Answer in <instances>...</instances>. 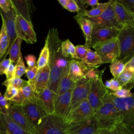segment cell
<instances>
[{
  "instance_id": "obj_1",
  "label": "cell",
  "mask_w": 134,
  "mask_h": 134,
  "mask_svg": "<svg viewBox=\"0 0 134 134\" xmlns=\"http://www.w3.org/2000/svg\"><path fill=\"white\" fill-rule=\"evenodd\" d=\"M45 41L49 50L48 64L50 68V76L47 88L56 93L60 79L71 58H64L62 55L61 51L62 41L57 28L49 29Z\"/></svg>"
},
{
  "instance_id": "obj_2",
  "label": "cell",
  "mask_w": 134,
  "mask_h": 134,
  "mask_svg": "<svg viewBox=\"0 0 134 134\" xmlns=\"http://www.w3.org/2000/svg\"><path fill=\"white\" fill-rule=\"evenodd\" d=\"M108 93L105 97L103 106L96 110L93 115L97 129H110L123 120L122 116L109 99Z\"/></svg>"
},
{
  "instance_id": "obj_3",
  "label": "cell",
  "mask_w": 134,
  "mask_h": 134,
  "mask_svg": "<svg viewBox=\"0 0 134 134\" xmlns=\"http://www.w3.org/2000/svg\"><path fill=\"white\" fill-rule=\"evenodd\" d=\"M64 119L54 115H48L34 128L31 134H68Z\"/></svg>"
},
{
  "instance_id": "obj_4",
  "label": "cell",
  "mask_w": 134,
  "mask_h": 134,
  "mask_svg": "<svg viewBox=\"0 0 134 134\" xmlns=\"http://www.w3.org/2000/svg\"><path fill=\"white\" fill-rule=\"evenodd\" d=\"M119 42V55L117 59L125 63L134 55V26H125L117 37Z\"/></svg>"
},
{
  "instance_id": "obj_5",
  "label": "cell",
  "mask_w": 134,
  "mask_h": 134,
  "mask_svg": "<svg viewBox=\"0 0 134 134\" xmlns=\"http://www.w3.org/2000/svg\"><path fill=\"white\" fill-rule=\"evenodd\" d=\"M108 96L117 110L122 117V122L133 127L134 126V97L133 95L126 98L114 96L109 91Z\"/></svg>"
},
{
  "instance_id": "obj_6",
  "label": "cell",
  "mask_w": 134,
  "mask_h": 134,
  "mask_svg": "<svg viewBox=\"0 0 134 134\" xmlns=\"http://www.w3.org/2000/svg\"><path fill=\"white\" fill-rule=\"evenodd\" d=\"M92 48L99 55L102 64L111 63L117 59L119 55V42L117 37L98 42Z\"/></svg>"
},
{
  "instance_id": "obj_7",
  "label": "cell",
  "mask_w": 134,
  "mask_h": 134,
  "mask_svg": "<svg viewBox=\"0 0 134 134\" xmlns=\"http://www.w3.org/2000/svg\"><path fill=\"white\" fill-rule=\"evenodd\" d=\"M108 91L103 82L102 76L90 81L87 100L94 113L103 106Z\"/></svg>"
},
{
  "instance_id": "obj_8",
  "label": "cell",
  "mask_w": 134,
  "mask_h": 134,
  "mask_svg": "<svg viewBox=\"0 0 134 134\" xmlns=\"http://www.w3.org/2000/svg\"><path fill=\"white\" fill-rule=\"evenodd\" d=\"M15 27L17 37L28 44H34L37 42L36 33L32 23L28 21L20 15H16Z\"/></svg>"
},
{
  "instance_id": "obj_9",
  "label": "cell",
  "mask_w": 134,
  "mask_h": 134,
  "mask_svg": "<svg viewBox=\"0 0 134 134\" xmlns=\"http://www.w3.org/2000/svg\"><path fill=\"white\" fill-rule=\"evenodd\" d=\"M93 114L94 111L86 98L74 109L70 111L64 121L66 124L69 125L88 119L93 117Z\"/></svg>"
},
{
  "instance_id": "obj_10",
  "label": "cell",
  "mask_w": 134,
  "mask_h": 134,
  "mask_svg": "<svg viewBox=\"0 0 134 134\" xmlns=\"http://www.w3.org/2000/svg\"><path fill=\"white\" fill-rule=\"evenodd\" d=\"M90 81L84 78L75 83L72 91L69 113L80 105L84 99L87 98Z\"/></svg>"
},
{
  "instance_id": "obj_11",
  "label": "cell",
  "mask_w": 134,
  "mask_h": 134,
  "mask_svg": "<svg viewBox=\"0 0 134 134\" xmlns=\"http://www.w3.org/2000/svg\"><path fill=\"white\" fill-rule=\"evenodd\" d=\"M93 25L89 48H92L98 42L116 38L120 30L115 27L102 26L93 24Z\"/></svg>"
},
{
  "instance_id": "obj_12",
  "label": "cell",
  "mask_w": 134,
  "mask_h": 134,
  "mask_svg": "<svg viewBox=\"0 0 134 134\" xmlns=\"http://www.w3.org/2000/svg\"><path fill=\"white\" fill-rule=\"evenodd\" d=\"M113 2L114 0L109 1V4L107 8L99 16L94 18L84 17L88 19L93 24L102 26L115 27L120 30L122 27L118 23L116 18L113 7Z\"/></svg>"
},
{
  "instance_id": "obj_13",
  "label": "cell",
  "mask_w": 134,
  "mask_h": 134,
  "mask_svg": "<svg viewBox=\"0 0 134 134\" xmlns=\"http://www.w3.org/2000/svg\"><path fill=\"white\" fill-rule=\"evenodd\" d=\"M0 14L1 15L2 21H4L7 37L9 41V45L6 50L4 54L0 58V62L6 59L8 55L9 49L13 43V41L17 38V35L15 27V14L13 9H10L7 13H4L0 9Z\"/></svg>"
},
{
  "instance_id": "obj_14",
  "label": "cell",
  "mask_w": 134,
  "mask_h": 134,
  "mask_svg": "<svg viewBox=\"0 0 134 134\" xmlns=\"http://www.w3.org/2000/svg\"><path fill=\"white\" fill-rule=\"evenodd\" d=\"M21 106L28 120L34 129L41 119L48 115L37 103L27 101Z\"/></svg>"
},
{
  "instance_id": "obj_15",
  "label": "cell",
  "mask_w": 134,
  "mask_h": 134,
  "mask_svg": "<svg viewBox=\"0 0 134 134\" xmlns=\"http://www.w3.org/2000/svg\"><path fill=\"white\" fill-rule=\"evenodd\" d=\"M97 127L93 118L68 125V134H96Z\"/></svg>"
},
{
  "instance_id": "obj_16",
  "label": "cell",
  "mask_w": 134,
  "mask_h": 134,
  "mask_svg": "<svg viewBox=\"0 0 134 134\" xmlns=\"http://www.w3.org/2000/svg\"><path fill=\"white\" fill-rule=\"evenodd\" d=\"M35 94L37 104L48 115H53L56 93L46 88L40 92Z\"/></svg>"
},
{
  "instance_id": "obj_17",
  "label": "cell",
  "mask_w": 134,
  "mask_h": 134,
  "mask_svg": "<svg viewBox=\"0 0 134 134\" xmlns=\"http://www.w3.org/2000/svg\"><path fill=\"white\" fill-rule=\"evenodd\" d=\"M8 115L23 129L26 132L32 133L34 131V128L28 120L23 109L21 106L10 105Z\"/></svg>"
},
{
  "instance_id": "obj_18",
  "label": "cell",
  "mask_w": 134,
  "mask_h": 134,
  "mask_svg": "<svg viewBox=\"0 0 134 134\" xmlns=\"http://www.w3.org/2000/svg\"><path fill=\"white\" fill-rule=\"evenodd\" d=\"M50 76V68L48 64L38 70L35 78L28 81L35 94H37L47 88Z\"/></svg>"
},
{
  "instance_id": "obj_19",
  "label": "cell",
  "mask_w": 134,
  "mask_h": 134,
  "mask_svg": "<svg viewBox=\"0 0 134 134\" xmlns=\"http://www.w3.org/2000/svg\"><path fill=\"white\" fill-rule=\"evenodd\" d=\"M73 88L61 95L56 96L54 100L53 115L63 119L65 118L69 113Z\"/></svg>"
},
{
  "instance_id": "obj_20",
  "label": "cell",
  "mask_w": 134,
  "mask_h": 134,
  "mask_svg": "<svg viewBox=\"0 0 134 134\" xmlns=\"http://www.w3.org/2000/svg\"><path fill=\"white\" fill-rule=\"evenodd\" d=\"M113 7L116 18L122 26H134V14L126 9L117 1H114Z\"/></svg>"
},
{
  "instance_id": "obj_21",
  "label": "cell",
  "mask_w": 134,
  "mask_h": 134,
  "mask_svg": "<svg viewBox=\"0 0 134 134\" xmlns=\"http://www.w3.org/2000/svg\"><path fill=\"white\" fill-rule=\"evenodd\" d=\"M91 67L82 63L80 61L71 59L69 64V75L74 83L85 78V74Z\"/></svg>"
},
{
  "instance_id": "obj_22",
  "label": "cell",
  "mask_w": 134,
  "mask_h": 134,
  "mask_svg": "<svg viewBox=\"0 0 134 134\" xmlns=\"http://www.w3.org/2000/svg\"><path fill=\"white\" fill-rule=\"evenodd\" d=\"M31 134L25 131L8 115L0 114V134Z\"/></svg>"
},
{
  "instance_id": "obj_23",
  "label": "cell",
  "mask_w": 134,
  "mask_h": 134,
  "mask_svg": "<svg viewBox=\"0 0 134 134\" xmlns=\"http://www.w3.org/2000/svg\"><path fill=\"white\" fill-rule=\"evenodd\" d=\"M27 101L37 103L35 93L29 83L26 86L19 89L18 94L8 102L11 105L21 106Z\"/></svg>"
},
{
  "instance_id": "obj_24",
  "label": "cell",
  "mask_w": 134,
  "mask_h": 134,
  "mask_svg": "<svg viewBox=\"0 0 134 134\" xmlns=\"http://www.w3.org/2000/svg\"><path fill=\"white\" fill-rule=\"evenodd\" d=\"M13 5V9L15 15H20L29 22H31L30 16V4L26 0H10Z\"/></svg>"
},
{
  "instance_id": "obj_25",
  "label": "cell",
  "mask_w": 134,
  "mask_h": 134,
  "mask_svg": "<svg viewBox=\"0 0 134 134\" xmlns=\"http://www.w3.org/2000/svg\"><path fill=\"white\" fill-rule=\"evenodd\" d=\"M96 134H134L133 127L121 121L108 129H97Z\"/></svg>"
},
{
  "instance_id": "obj_26",
  "label": "cell",
  "mask_w": 134,
  "mask_h": 134,
  "mask_svg": "<svg viewBox=\"0 0 134 134\" xmlns=\"http://www.w3.org/2000/svg\"><path fill=\"white\" fill-rule=\"evenodd\" d=\"M69 63L66 66L58 84L56 92L57 96L63 94L73 88L75 85V83L72 81L69 75Z\"/></svg>"
},
{
  "instance_id": "obj_27",
  "label": "cell",
  "mask_w": 134,
  "mask_h": 134,
  "mask_svg": "<svg viewBox=\"0 0 134 134\" xmlns=\"http://www.w3.org/2000/svg\"><path fill=\"white\" fill-rule=\"evenodd\" d=\"M74 18L79 24L85 36V43L84 45L89 48L93 25L88 19L77 14L74 16Z\"/></svg>"
},
{
  "instance_id": "obj_28",
  "label": "cell",
  "mask_w": 134,
  "mask_h": 134,
  "mask_svg": "<svg viewBox=\"0 0 134 134\" xmlns=\"http://www.w3.org/2000/svg\"><path fill=\"white\" fill-rule=\"evenodd\" d=\"M109 4V1L106 3H99L96 7L90 10H85L83 12L79 11L77 15L87 18H94L100 15L107 8Z\"/></svg>"
},
{
  "instance_id": "obj_29",
  "label": "cell",
  "mask_w": 134,
  "mask_h": 134,
  "mask_svg": "<svg viewBox=\"0 0 134 134\" xmlns=\"http://www.w3.org/2000/svg\"><path fill=\"white\" fill-rule=\"evenodd\" d=\"M22 41L21 39L17 37L9 49L8 53L9 56V59L13 63H16L19 58L22 57L20 49Z\"/></svg>"
},
{
  "instance_id": "obj_30",
  "label": "cell",
  "mask_w": 134,
  "mask_h": 134,
  "mask_svg": "<svg viewBox=\"0 0 134 134\" xmlns=\"http://www.w3.org/2000/svg\"><path fill=\"white\" fill-rule=\"evenodd\" d=\"M116 80L122 87L125 86L126 88L131 90L133 87L134 72L124 69Z\"/></svg>"
},
{
  "instance_id": "obj_31",
  "label": "cell",
  "mask_w": 134,
  "mask_h": 134,
  "mask_svg": "<svg viewBox=\"0 0 134 134\" xmlns=\"http://www.w3.org/2000/svg\"><path fill=\"white\" fill-rule=\"evenodd\" d=\"M80 61L83 64L91 68H97L102 64V62L99 55L90 48L88 49L84 59Z\"/></svg>"
},
{
  "instance_id": "obj_32",
  "label": "cell",
  "mask_w": 134,
  "mask_h": 134,
  "mask_svg": "<svg viewBox=\"0 0 134 134\" xmlns=\"http://www.w3.org/2000/svg\"><path fill=\"white\" fill-rule=\"evenodd\" d=\"M61 51L64 58H69L70 55L73 59L76 60L75 46L69 39L61 42Z\"/></svg>"
},
{
  "instance_id": "obj_33",
  "label": "cell",
  "mask_w": 134,
  "mask_h": 134,
  "mask_svg": "<svg viewBox=\"0 0 134 134\" xmlns=\"http://www.w3.org/2000/svg\"><path fill=\"white\" fill-rule=\"evenodd\" d=\"M49 59V50L47 42L45 41L44 45L41 50L39 59L37 63L38 70L44 66L48 63Z\"/></svg>"
},
{
  "instance_id": "obj_34",
  "label": "cell",
  "mask_w": 134,
  "mask_h": 134,
  "mask_svg": "<svg viewBox=\"0 0 134 134\" xmlns=\"http://www.w3.org/2000/svg\"><path fill=\"white\" fill-rule=\"evenodd\" d=\"M9 45V41L6 34L5 24L2 21V25L0 30V58L4 54Z\"/></svg>"
},
{
  "instance_id": "obj_35",
  "label": "cell",
  "mask_w": 134,
  "mask_h": 134,
  "mask_svg": "<svg viewBox=\"0 0 134 134\" xmlns=\"http://www.w3.org/2000/svg\"><path fill=\"white\" fill-rule=\"evenodd\" d=\"M110 71L114 78L116 79L124 70L125 63L118 59H116L110 63Z\"/></svg>"
},
{
  "instance_id": "obj_36",
  "label": "cell",
  "mask_w": 134,
  "mask_h": 134,
  "mask_svg": "<svg viewBox=\"0 0 134 134\" xmlns=\"http://www.w3.org/2000/svg\"><path fill=\"white\" fill-rule=\"evenodd\" d=\"M28 84V81H25L20 77H14L9 80H6L2 83V84L6 87L11 85L19 90L26 86Z\"/></svg>"
},
{
  "instance_id": "obj_37",
  "label": "cell",
  "mask_w": 134,
  "mask_h": 134,
  "mask_svg": "<svg viewBox=\"0 0 134 134\" xmlns=\"http://www.w3.org/2000/svg\"><path fill=\"white\" fill-rule=\"evenodd\" d=\"M26 68L23 59V57L19 58L15 65L14 77H20L26 73Z\"/></svg>"
},
{
  "instance_id": "obj_38",
  "label": "cell",
  "mask_w": 134,
  "mask_h": 134,
  "mask_svg": "<svg viewBox=\"0 0 134 134\" xmlns=\"http://www.w3.org/2000/svg\"><path fill=\"white\" fill-rule=\"evenodd\" d=\"M105 69L98 70L97 69V68H90L85 74V78L92 80L102 76Z\"/></svg>"
},
{
  "instance_id": "obj_39",
  "label": "cell",
  "mask_w": 134,
  "mask_h": 134,
  "mask_svg": "<svg viewBox=\"0 0 134 134\" xmlns=\"http://www.w3.org/2000/svg\"><path fill=\"white\" fill-rule=\"evenodd\" d=\"M90 48L85 45H77L75 47L76 60L82 61L85 57Z\"/></svg>"
},
{
  "instance_id": "obj_40",
  "label": "cell",
  "mask_w": 134,
  "mask_h": 134,
  "mask_svg": "<svg viewBox=\"0 0 134 134\" xmlns=\"http://www.w3.org/2000/svg\"><path fill=\"white\" fill-rule=\"evenodd\" d=\"M104 85L107 89L110 90L111 91L114 92H116L122 88V87L121 86V85L119 84L116 79L115 78H113L109 81H106Z\"/></svg>"
},
{
  "instance_id": "obj_41",
  "label": "cell",
  "mask_w": 134,
  "mask_h": 134,
  "mask_svg": "<svg viewBox=\"0 0 134 134\" xmlns=\"http://www.w3.org/2000/svg\"><path fill=\"white\" fill-rule=\"evenodd\" d=\"M6 87V92L3 96L5 99L8 102L18 94L19 90L11 85L8 86Z\"/></svg>"
},
{
  "instance_id": "obj_42",
  "label": "cell",
  "mask_w": 134,
  "mask_h": 134,
  "mask_svg": "<svg viewBox=\"0 0 134 134\" xmlns=\"http://www.w3.org/2000/svg\"><path fill=\"white\" fill-rule=\"evenodd\" d=\"M110 94L118 98H126L131 96L133 95L131 92L130 90L123 87L116 92H110Z\"/></svg>"
},
{
  "instance_id": "obj_43",
  "label": "cell",
  "mask_w": 134,
  "mask_h": 134,
  "mask_svg": "<svg viewBox=\"0 0 134 134\" xmlns=\"http://www.w3.org/2000/svg\"><path fill=\"white\" fill-rule=\"evenodd\" d=\"M10 104L6 100L0 92V114L8 115V109Z\"/></svg>"
},
{
  "instance_id": "obj_44",
  "label": "cell",
  "mask_w": 134,
  "mask_h": 134,
  "mask_svg": "<svg viewBox=\"0 0 134 134\" xmlns=\"http://www.w3.org/2000/svg\"><path fill=\"white\" fill-rule=\"evenodd\" d=\"M64 8L71 12L78 13L81 10L76 1L75 0H68Z\"/></svg>"
},
{
  "instance_id": "obj_45",
  "label": "cell",
  "mask_w": 134,
  "mask_h": 134,
  "mask_svg": "<svg viewBox=\"0 0 134 134\" xmlns=\"http://www.w3.org/2000/svg\"><path fill=\"white\" fill-rule=\"evenodd\" d=\"M126 9L134 14V0H117Z\"/></svg>"
},
{
  "instance_id": "obj_46",
  "label": "cell",
  "mask_w": 134,
  "mask_h": 134,
  "mask_svg": "<svg viewBox=\"0 0 134 134\" xmlns=\"http://www.w3.org/2000/svg\"><path fill=\"white\" fill-rule=\"evenodd\" d=\"M13 9V5L10 0H0V9L4 13H7Z\"/></svg>"
},
{
  "instance_id": "obj_47",
  "label": "cell",
  "mask_w": 134,
  "mask_h": 134,
  "mask_svg": "<svg viewBox=\"0 0 134 134\" xmlns=\"http://www.w3.org/2000/svg\"><path fill=\"white\" fill-rule=\"evenodd\" d=\"M37 71L38 68L37 67V65L33 68H28L27 69H26V73L28 81H31L35 78L37 73Z\"/></svg>"
},
{
  "instance_id": "obj_48",
  "label": "cell",
  "mask_w": 134,
  "mask_h": 134,
  "mask_svg": "<svg viewBox=\"0 0 134 134\" xmlns=\"http://www.w3.org/2000/svg\"><path fill=\"white\" fill-rule=\"evenodd\" d=\"M28 68H33L36 66V58L35 56L32 54H29L25 57Z\"/></svg>"
},
{
  "instance_id": "obj_49",
  "label": "cell",
  "mask_w": 134,
  "mask_h": 134,
  "mask_svg": "<svg viewBox=\"0 0 134 134\" xmlns=\"http://www.w3.org/2000/svg\"><path fill=\"white\" fill-rule=\"evenodd\" d=\"M12 63L9 59H5L0 62V75L5 74L9 64Z\"/></svg>"
},
{
  "instance_id": "obj_50",
  "label": "cell",
  "mask_w": 134,
  "mask_h": 134,
  "mask_svg": "<svg viewBox=\"0 0 134 134\" xmlns=\"http://www.w3.org/2000/svg\"><path fill=\"white\" fill-rule=\"evenodd\" d=\"M5 74L6 75V80H9L14 77L15 74V65L13 63H11L5 72Z\"/></svg>"
},
{
  "instance_id": "obj_51",
  "label": "cell",
  "mask_w": 134,
  "mask_h": 134,
  "mask_svg": "<svg viewBox=\"0 0 134 134\" xmlns=\"http://www.w3.org/2000/svg\"><path fill=\"white\" fill-rule=\"evenodd\" d=\"M125 69L134 72V55L125 63Z\"/></svg>"
},
{
  "instance_id": "obj_52",
  "label": "cell",
  "mask_w": 134,
  "mask_h": 134,
  "mask_svg": "<svg viewBox=\"0 0 134 134\" xmlns=\"http://www.w3.org/2000/svg\"><path fill=\"white\" fill-rule=\"evenodd\" d=\"M68 0H58V2H59V3L62 6V7H63L64 8H65L67 3H68Z\"/></svg>"
},
{
  "instance_id": "obj_53",
  "label": "cell",
  "mask_w": 134,
  "mask_h": 134,
  "mask_svg": "<svg viewBox=\"0 0 134 134\" xmlns=\"http://www.w3.org/2000/svg\"><path fill=\"white\" fill-rule=\"evenodd\" d=\"M6 134H9V133H8V132H6Z\"/></svg>"
}]
</instances>
